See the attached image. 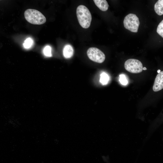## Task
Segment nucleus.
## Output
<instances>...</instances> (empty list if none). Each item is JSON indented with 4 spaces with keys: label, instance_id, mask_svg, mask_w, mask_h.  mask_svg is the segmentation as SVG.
<instances>
[{
    "label": "nucleus",
    "instance_id": "obj_11",
    "mask_svg": "<svg viewBox=\"0 0 163 163\" xmlns=\"http://www.w3.org/2000/svg\"><path fill=\"white\" fill-rule=\"evenodd\" d=\"M33 43V40L30 38H27L24 41L23 44L25 48L28 49L30 48Z\"/></svg>",
    "mask_w": 163,
    "mask_h": 163
},
{
    "label": "nucleus",
    "instance_id": "obj_8",
    "mask_svg": "<svg viewBox=\"0 0 163 163\" xmlns=\"http://www.w3.org/2000/svg\"><path fill=\"white\" fill-rule=\"evenodd\" d=\"M74 53V50L72 46L70 45H66L63 50V54L66 58H71Z\"/></svg>",
    "mask_w": 163,
    "mask_h": 163
},
{
    "label": "nucleus",
    "instance_id": "obj_14",
    "mask_svg": "<svg viewBox=\"0 0 163 163\" xmlns=\"http://www.w3.org/2000/svg\"><path fill=\"white\" fill-rule=\"evenodd\" d=\"M119 81L120 83L123 85H126L128 82L125 76L123 74H121L120 75Z\"/></svg>",
    "mask_w": 163,
    "mask_h": 163
},
{
    "label": "nucleus",
    "instance_id": "obj_6",
    "mask_svg": "<svg viewBox=\"0 0 163 163\" xmlns=\"http://www.w3.org/2000/svg\"><path fill=\"white\" fill-rule=\"evenodd\" d=\"M153 90L158 91L163 88V71H161L157 75L153 86Z\"/></svg>",
    "mask_w": 163,
    "mask_h": 163
},
{
    "label": "nucleus",
    "instance_id": "obj_1",
    "mask_svg": "<svg viewBox=\"0 0 163 163\" xmlns=\"http://www.w3.org/2000/svg\"><path fill=\"white\" fill-rule=\"evenodd\" d=\"M76 14L81 27L84 28H88L91 24L92 17L88 8L83 5L78 6L76 9Z\"/></svg>",
    "mask_w": 163,
    "mask_h": 163
},
{
    "label": "nucleus",
    "instance_id": "obj_5",
    "mask_svg": "<svg viewBox=\"0 0 163 163\" xmlns=\"http://www.w3.org/2000/svg\"><path fill=\"white\" fill-rule=\"evenodd\" d=\"M88 58L91 60L97 63H101L105 59L104 53L97 48L92 47L89 48L87 52Z\"/></svg>",
    "mask_w": 163,
    "mask_h": 163
},
{
    "label": "nucleus",
    "instance_id": "obj_16",
    "mask_svg": "<svg viewBox=\"0 0 163 163\" xmlns=\"http://www.w3.org/2000/svg\"><path fill=\"white\" fill-rule=\"evenodd\" d=\"M161 72V71L159 69L157 71V72L158 73H159Z\"/></svg>",
    "mask_w": 163,
    "mask_h": 163
},
{
    "label": "nucleus",
    "instance_id": "obj_12",
    "mask_svg": "<svg viewBox=\"0 0 163 163\" xmlns=\"http://www.w3.org/2000/svg\"><path fill=\"white\" fill-rule=\"evenodd\" d=\"M157 33L163 38V20L159 23L157 29Z\"/></svg>",
    "mask_w": 163,
    "mask_h": 163
},
{
    "label": "nucleus",
    "instance_id": "obj_2",
    "mask_svg": "<svg viewBox=\"0 0 163 163\" xmlns=\"http://www.w3.org/2000/svg\"><path fill=\"white\" fill-rule=\"evenodd\" d=\"M24 16L28 22L34 24H42L46 21L45 16L39 11L34 9H27L24 12Z\"/></svg>",
    "mask_w": 163,
    "mask_h": 163
},
{
    "label": "nucleus",
    "instance_id": "obj_7",
    "mask_svg": "<svg viewBox=\"0 0 163 163\" xmlns=\"http://www.w3.org/2000/svg\"><path fill=\"white\" fill-rule=\"evenodd\" d=\"M95 5L103 11H107L109 5L106 0H94Z\"/></svg>",
    "mask_w": 163,
    "mask_h": 163
},
{
    "label": "nucleus",
    "instance_id": "obj_10",
    "mask_svg": "<svg viewBox=\"0 0 163 163\" xmlns=\"http://www.w3.org/2000/svg\"><path fill=\"white\" fill-rule=\"evenodd\" d=\"M109 80L108 75L105 72L102 73L100 75V82L103 85L107 84Z\"/></svg>",
    "mask_w": 163,
    "mask_h": 163
},
{
    "label": "nucleus",
    "instance_id": "obj_13",
    "mask_svg": "<svg viewBox=\"0 0 163 163\" xmlns=\"http://www.w3.org/2000/svg\"><path fill=\"white\" fill-rule=\"evenodd\" d=\"M44 55L48 57H51L52 56L51 53V49L49 46H47L45 47L43 50Z\"/></svg>",
    "mask_w": 163,
    "mask_h": 163
},
{
    "label": "nucleus",
    "instance_id": "obj_4",
    "mask_svg": "<svg viewBox=\"0 0 163 163\" xmlns=\"http://www.w3.org/2000/svg\"><path fill=\"white\" fill-rule=\"evenodd\" d=\"M124 67L128 72L133 73H138L141 72L143 66L142 62L139 60L130 59L125 62Z\"/></svg>",
    "mask_w": 163,
    "mask_h": 163
},
{
    "label": "nucleus",
    "instance_id": "obj_15",
    "mask_svg": "<svg viewBox=\"0 0 163 163\" xmlns=\"http://www.w3.org/2000/svg\"><path fill=\"white\" fill-rule=\"evenodd\" d=\"M142 69L143 70H146L147 69L145 67H143Z\"/></svg>",
    "mask_w": 163,
    "mask_h": 163
},
{
    "label": "nucleus",
    "instance_id": "obj_3",
    "mask_svg": "<svg viewBox=\"0 0 163 163\" xmlns=\"http://www.w3.org/2000/svg\"><path fill=\"white\" fill-rule=\"evenodd\" d=\"M139 24V18L135 14H129L124 18L123 24L125 28L132 32H137Z\"/></svg>",
    "mask_w": 163,
    "mask_h": 163
},
{
    "label": "nucleus",
    "instance_id": "obj_9",
    "mask_svg": "<svg viewBox=\"0 0 163 163\" xmlns=\"http://www.w3.org/2000/svg\"><path fill=\"white\" fill-rule=\"evenodd\" d=\"M154 10L159 15L163 14V0H158L154 5Z\"/></svg>",
    "mask_w": 163,
    "mask_h": 163
}]
</instances>
